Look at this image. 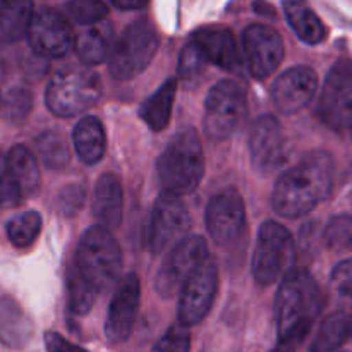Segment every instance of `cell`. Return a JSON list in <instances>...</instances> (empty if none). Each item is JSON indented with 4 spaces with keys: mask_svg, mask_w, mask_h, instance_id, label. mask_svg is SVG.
Here are the masks:
<instances>
[{
    "mask_svg": "<svg viewBox=\"0 0 352 352\" xmlns=\"http://www.w3.org/2000/svg\"><path fill=\"white\" fill-rule=\"evenodd\" d=\"M74 146L82 164L95 165L105 155L107 138L103 124L96 117H85L74 127Z\"/></svg>",
    "mask_w": 352,
    "mask_h": 352,
    "instance_id": "cell-24",
    "label": "cell"
},
{
    "mask_svg": "<svg viewBox=\"0 0 352 352\" xmlns=\"http://www.w3.org/2000/svg\"><path fill=\"white\" fill-rule=\"evenodd\" d=\"M34 333V323L10 296L0 298V342L10 349H23Z\"/></svg>",
    "mask_w": 352,
    "mask_h": 352,
    "instance_id": "cell-21",
    "label": "cell"
},
{
    "mask_svg": "<svg viewBox=\"0 0 352 352\" xmlns=\"http://www.w3.org/2000/svg\"><path fill=\"white\" fill-rule=\"evenodd\" d=\"M86 199L85 188L81 184H67L65 188L60 189L57 196V201H55V206H57L58 213L64 217H72L82 208Z\"/></svg>",
    "mask_w": 352,
    "mask_h": 352,
    "instance_id": "cell-38",
    "label": "cell"
},
{
    "mask_svg": "<svg viewBox=\"0 0 352 352\" xmlns=\"http://www.w3.org/2000/svg\"><path fill=\"white\" fill-rule=\"evenodd\" d=\"M192 43L198 47L208 64H215L226 71H234L239 64L236 38L226 28H203L192 33Z\"/></svg>",
    "mask_w": 352,
    "mask_h": 352,
    "instance_id": "cell-19",
    "label": "cell"
},
{
    "mask_svg": "<svg viewBox=\"0 0 352 352\" xmlns=\"http://www.w3.org/2000/svg\"><path fill=\"white\" fill-rule=\"evenodd\" d=\"M175 93H177V79L168 78L150 98L140 107V117L151 131H164L168 126L172 116Z\"/></svg>",
    "mask_w": 352,
    "mask_h": 352,
    "instance_id": "cell-26",
    "label": "cell"
},
{
    "mask_svg": "<svg viewBox=\"0 0 352 352\" xmlns=\"http://www.w3.org/2000/svg\"><path fill=\"white\" fill-rule=\"evenodd\" d=\"M7 165L10 168L14 181L19 186V191L23 198L33 196L41 186L40 167L34 155L23 144H17L7 155Z\"/></svg>",
    "mask_w": 352,
    "mask_h": 352,
    "instance_id": "cell-28",
    "label": "cell"
},
{
    "mask_svg": "<svg viewBox=\"0 0 352 352\" xmlns=\"http://www.w3.org/2000/svg\"><path fill=\"white\" fill-rule=\"evenodd\" d=\"M98 291L79 274L78 270L71 268L67 274V305L69 311L76 316L88 315L96 301Z\"/></svg>",
    "mask_w": 352,
    "mask_h": 352,
    "instance_id": "cell-29",
    "label": "cell"
},
{
    "mask_svg": "<svg viewBox=\"0 0 352 352\" xmlns=\"http://www.w3.org/2000/svg\"><path fill=\"white\" fill-rule=\"evenodd\" d=\"M45 349H47V352H88L57 332L45 333Z\"/></svg>",
    "mask_w": 352,
    "mask_h": 352,
    "instance_id": "cell-40",
    "label": "cell"
},
{
    "mask_svg": "<svg viewBox=\"0 0 352 352\" xmlns=\"http://www.w3.org/2000/svg\"><path fill=\"white\" fill-rule=\"evenodd\" d=\"M208 256V248L203 237L188 236L179 241L158 270L157 280H155L158 296L164 299L179 296L186 280Z\"/></svg>",
    "mask_w": 352,
    "mask_h": 352,
    "instance_id": "cell-10",
    "label": "cell"
},
{
    "mask_svg": "<svg viewBox=\"0 0 352 352\" xmlns=\"http://www.w3.org/2000/svg\"><path fill=\"white\" fill-rule=\"evenodd\" d=\"M318 117L329 129L344 133L352 126V60L340 58L329 71L318 102Z\"/></svg>",
    "mask_w": 352,
    "mask_h": 352,
    "instance_id": "cell-9",
    "label": "cell"
},
{
    "mask_svg": "<svg viewBox=\"0 0 352 352\" xmlns=\"http://www.w3.org/2000/svg\"><path fill=\"white\" fill-rule=\"evenodd\" d=\"M23 199L19 186L14 181L10 168L7 165L6 155L0 153V208H12Z\"/></svg>",
    "mask_w": 352,
    "mask_h": 352,
    "instance_id": "cell-37",
    "label": "cell"
},
{
    "mask_svg": "<svg viewBox=\"0 0 352 352\" xmlns=\"http://www.w3.org/2000/svg\"><path fill=\"white\" fill-rule=\"evenodd\" d=\"M352 337V313L336 311L327 316L313 337L309 352H337Z\"/></svg>",
    "mask_w": 352,
    "mask_h": 352,
    "instance_id": "cell-27",
    "label": "cell"
},
{
    "mask_svg": "<svg viewBox=\"0 0 352 352\" xmlns=\"http://www.w3.org/2000/svg\"><path fill=\"white\" fill-rule=\"evenodd\" d=\"M141 299V285L136 274H127L117 285L105 320V337L112 344L126 342L133 332Z\"/></svg>",
    "mask_w": 352,
    "mask_h": 352,
    "instance_id": "cell-16",
    "label": "cell"
},
{
    "mask_svg": "<svg viewBox=\"0 0 352 352\" xmlns=\"http://www.w3.org/2000/svg\"><path fill=\"white\" fill-rule=\"evenodd\" d=\"M158 33L148 19H140L129 24L113 41L109 55L110 74L119 81L136 78L153 60L158 50Z\"/></svg>",
    "mask_w": 352,
    "mask_h": 352,
    "instance_id": "cell-6",
    "label": "cell"
},
{
    "mask_svg": "<svg viewBox=\"0 0 352 352\" xmlns=\"http://www.w3.org/2000/svg\"><path fill=\"white\" fill-rule=\"evenodd\" d=\"M284 12L287 23L305 43L318 45L325 40V24L309 7L308 0H284Z\"/></svg>",
    "mask_w": 352,
    "mask_h": 352,
    "instance_id": "cell-23",
    "label": "cell"
},
{
    "mask_svg": "<svg viewBox=\"0 0 352 352\" xmlns=\"http://www.w3.org/2000/svg\"><path fill=\"white\" fill-rule=\"evenodd\" d=\"M316 88H318L316 72L306 65H296L275 79L272 86V98L280 112L296 113L311 102Z\"/></svg>",
    "mask_w": 352,
    "mask_h": 352,
    "instance_id": "cell-18",
    "label": "cell"
},
{
    "mask_svg": "<svg viewBox=\"0 0 352 352\" xmlns=\"http://www.w3.org/2000/svg\"><path fill=\"white\" fill-rule=\"evenodd\" d=\"M34 144H36L38 157L48 168L58 170V168H64L71 160L69 144L60 133L47 131L36 138Z\"/></svg>",
    "mask_w": 352,
    "mask_h": 352,
    "instance_id": "cell-30",
    "label": "cell"
},
{
    "mask_svg": "<svg viewBox=\"0 0 352 352\" xmlns=\"http://www.w3.org/2000/svg\"><path fill=\"white\" fill-rule=\"evenodd\" d=\"M219 291V268L212 256L206 258L186 280L179 292V323L198 325L206 318Z\"/></svg>",
    "mask_w": 352,
    "mask_h": 352,
    "instance_id": "cell-11",
    "label": "cell"
},
{
    "mask_svg": "<svg viewBox=\"0 0 352 352\" xmlns=\"http://www.w3.org/2000/svg\"><path fill=\"white\" fill-rule=\"evenodd\" d=\"M323 296L306 270L292 268L282 278L275 298L278 342H301L318 318Z\"/></svg>",
    "mask_w": 352,
    "mask_h": 352,
    "instance_id": "cell-2",
    "label": "cell"
},
{
    "mask_svg": "<svg viewBox=\"0 0 352 352\" xmlns=\"http://www.w3.org/2000/svg\"><path fill=\"white\" fill-rule=\"evenodd\" d=\"M270 352H296V344L291 342H278V346Z\"/></svg>",
    "mask_w": 352,
    "mask_h": 352,
    "instance_id": "cell-42",
    "label": "cell"
},
{
    "mask_svg": "<svg viewBox=\"0 0 352 352\" xmlns=\"http://www.w3.org/2000/svg\"><path fill=\"white\" fill-rule=\"evenodd\" d=\"M246 223V208L243 196L236 188L217 192L206 206V229L215 244L229 248L236 244Z\"/></svg>",
    "mask_w": 352,
    "mask_h": 352,
    "instance_id": "cell-13",
    "label": "cell"
},
{
    "mask_svg": "<svg viewBox=\"0 0 352 352\" xmlns=\"http://www.w3.org/2000/svg\"><path fill=\"white\" fill-rule=\"evenodd\" d=\"M250 153L254 170L268 175L284 160V136L280 122L274 116L258 117L250 131Z\"/></svg>",
    "mask_w": 352,
    "mask_h": 352,
    "instance_id": "cell-17",
    "label": "cell"
},
{
    "mask_svg": "<svg viewBox=\"0 0 352 352\" xmlns=\"http://www.w3.org/2000/svg\"><path fill=\"white\" fill-rule=\"evenodd\" d=\"M351 133H352V126H351Z\"/></svg>",
    "mask_w": 352,
    "mask_h": 352,
    "instance_id": "cell-43",
    "label": "cell"
},
{
    "mask_svg": "<svg viewBox=\"0 0 352 352\" xmlns=\"http://www.w3.org/2000/svg\"><path fill=\"white\" fill-rule=\"evenodd\" d=\"M122 184L116 174H103L95 184L93 191V215L100 227L107 230L117 229L122 222Z\"/></svg>",
    "mask_w": 352,
    "mask_h": 352,
    "instance_id": "cell-20",
    "label": "cell"
},
{
    "mask_svg": "<svg viewBox=\"0 0 352 352\" xmlns=\"http://www.w3.org/2000/svg\"><path fill=\"white\" fill-rule=\"evenodd\" d=\"M41 217L38 212H24L7 223V237L16 248H28L38 239Z\"/></svg>",
    "mask_w": 352,
    "mask_h": 352,
    "instance_id": "cell-31",
    "label": "cell"
},
{
    "mask_svg": "<svg viewBox=\"0 0 352 352\" xmlns=\"http://www.w3.org/2000/svg\"><path fill=\"white\" fill-rule=\"evenodd\" d=\"M296 246L292 234L277 222L260 227L253 254V277L256 284L270 285L294 268Z\"/></svg>",
    "mask_w": 352,
    "mask_h": 352,
    "instance_id": "cell-7",
    "label": "cell"
},
{
    "mask_svg": "<svg viewBox=\"0 0 352 352\" xmlns=\"http://www.w3.org/2000/svg\"><path fill=\"white\" fill-rule=\"evenodd\" d=\"M191 351V336L188 327L182 323L172 325L164 336L158 339L151 352H189Z\"/></svg>",
    "mask_w": 352,
    "mask_h": 352,
    "instance_id": "cell-36",
    "label": "cell"
},
{
    "mask_svg": "<svg viewBox=\"0 0 352 352\" xmlns=\"http://www.w3.org/2000/svg\"><path fill=\"white\" fill-rule=\"evenodd\" d=\"M28 41L41 57H64L74 47V31L64 14L55 9H40L28 28Z\"/></svg>",
    "mask_w": 352,
    "mask_h": 352,
    "instance_id": "cell-14",
    "label": "cell"
},
{
    "mask_svg": "<svg viewBox=\"0 0 352 352\" xmlns=\"http://www.w3.org/2000/svg\"><path fill=\"white\" fill-rule=\"evenodd\" d=\"M351 296H352V291H351Z\"/></svg>",
    "mask_w": 352,
    "mask_h": 352,
    "instance_id": "cell-44",
    "label": "cell"
},
{
    "mask_svg": "<svg viewBox=\"0 0 352 352\" xmlns=\"http://www.w3.org/2000/svg\"><path fill=\"white\" fill-rule=\"evenodd\" d=\"M206 64L208 62L205 60V57L198 50V47L192 41H189L182 48L181 57H179V78L188 82V85L189 82H195L205 72Z\"/></svg>",
    "mask_w": 352,
    "mask_h": 352,
    "instance_id": "cell-35",
    "label": "cell"
},
{
    "mask_svg": "<svg viewBox=\"0 0 352 352\" xmlns=\"http://www.w3.org/2000/svg\"><path fill=\"white\" fill-rule=\"evenodd\" d=\"M33 14L31 0H0V43H16L26 36Z\"/></svg>",
    "mask_w": 352,
    "mask_h": 352,
    "instance_id": "cell-25",
    "label": "cell"
},
{
    "mask_svg": "<svg viewBox=\"0 0 352 352\" xmlns=\"http://www.w3.org/2000/svg\"><path fill=\"white\" fill-rule=\"evenodd\" d=\"M243 54L251 76L267 79L284 60V41L274 28L251 24L243 33Z\"/></svg>",
    "mask_w": 352,
    "mask_h": 352,
    "instance_id": "cell-15",
    "label": "cell"
},
{
    "mask_svg": "<svg viewBox=\"0 0 352 352\" xmlns=\"http://www.w3.org/2000/svg\"><path fill=\"white\" fill-rule=\"evenodd\" d=\"M191 226V217L181 198L162 195L151 212L146 234L148 248L155 254L174 248L179 241L188 237Z\"/></svg>",
    "mask_w": 352,
    "mask_h": 352,
    "instance_id": "cell-12",
    "label": "cell"
},
{
    "mask_svg": "<svg viewBox=\"0 0 352 352\" xmlns=\"http://www.w3.org/2000/svg\"><path fill=\"white\" fill-rule=\"evenodd\" d=\"M102 96V79L88 67L60 69L52 76L45 93L48 110L57 117L79 116L91 109Z\"/></svg>",
    "mask_w": 352,
    "mask_h": 352,
    "instance_id": "cell-4",
    "label": "cell"
},
{
    "mask_svg": "<svg viewBox=\"0 0 352 352\" xmlns=\"http://www.w3.org/2000/svg\"><path fill=\"white\" fill-rule=\"evenodd\" d=\"M323 241L330 250L344 251L352 248V215H337L327 223Z\"/></svg>",
    "mask_w": 352,
    "mask_h": 352,
    "instance_id": "cell-33",
    "label": "cell"
},
{
    "mask_svg": "<svg viewBox=\"0 0 352 352\" xmlns=\"http://www.w3.org/2000/svg\"><path fill=\"white\" fill-rule=\"evenodd\" d=\"M205 174V155L195 127L184 126L170 138L157 164L158 184L164 195H191Z\"/></svg>",
    "mask_w": 352,
    "mask_h": 352,
    "instance_id": "cell-3",
    "label": "cell"
},
{
    "mask_svg": "<svg viewBox=\"0 0 352 352\" xmlns=\"http://www.w3.org/2000/svg\"><path fill=\"white\" fill-rule=\"evenodd\" d=\"M65 14L69 19L81 26H91L107 19L109 7L103 0H69L65 6Z\"/></svg>",
    "mask_w": 352,
    "mask_h": 352,
    "instance_id": "cell-32",
    "label": "cell"
},
{
    "mask_svg": "<svg viewBox=\"0 0 352 352\" xmlns=\"http://www.w3.org/2000/svg\"><path fill=\"white\" fill-rule=\"evenodd\" d=\"M113 47V28L109 21L86 26L78 36H74V48L78 57L85 64H102L110 55Z\"/></svg>",
    "mask_w": 352,
    "mask_h": 352,
    "instance_id": "cell-22",
    "label": "cell"
},
{
    "mask_svg": "<svg viewBox=\"0 0 352 352\" xmlns=\"http://www.w3.org/2000/svg\"><path fill=\"white\" fill-rule=\"evenodd\" d=\"M332 284L340 294H351L352 291V260L337 265L332 272Z\"/></svg>",
    "mask_w": 352,
    "mask_h": 352,
    "instance_id": "cell-39",
    "label": "cell"
},
{
    "mask_svg": "<svg viewBox=\"0 0 352 352\" xmlns=\"http://www.w3.org/2000/svg\"><path fill=\"white\" fill-rule=\"evenodd\" d=\"M76 270L98 292L119 278L122 251L110 230L95 226L82 234L76 251Z\"/></svg>",
    "mask_w": 352,
    "mask_h": 352,
    "instance_id": "cell-5",
    "label": "cell"
},
{
    "mask_svg": "<svg viewBox=\"0 0 352 352\" xmlns=\"http://www.w3.org/2000/svg\"><path fill=\"white\" fill-rule=\"evenodd\" d=\"M33 109V95L24 88H14L3 98L2 116L9 122H23Z\"/></svg>",
    "mask_w": 352,
    "mask_h": 352,
    "instance_id": "cell-34",
    "label": "cell"
},
{
    "mask_svg": "<svg viewBox=\"0 0 352 352\" xmlns=\"http://www.w3.org/2000/svg\"><path fill=\"white\" fill-rule=\"evenodd\" d=\"M332 184V157L325 151H311L277 179L272 206L278 215L298 219L322 203L330 195Z\"/></svg>",
    "mask_w": 352,
    "mask_h": 352,
    "instance_id": "cell-1",
    "label": "cell"
},
{
    "mask_svg": "<svg viewBox=\"0 0 352 352\" xmlns=\"http://www.w3.org/2000/svg\"><path fill=\"white\" fill-rule=\"evenodd\" d=\"M116 7L122 10H134V9H143L148 3V0H110Z\"/></svg>",
    "mask_w": 352,
    "mask_h": 352,
    "instance_id": "cell-41",
    "label": "cell"
},
{
    "mask_svg": "<svg viewBox=\"0 0 352 352\" xmlns=\"http://www.w3.org/2000/svg\"><path fill=\"white\" fill-rule=\"evenodd\" d=\"M246 112V93L239 82L223 79L213 85L205 103V131L210 140L223 141L232 136L243 124Z\"/></svg>",
    "mask_w": 352,
    "mask_h": 352,
    "instance_id": "cell-8",
    "label": "cell"
}]
</instances>
